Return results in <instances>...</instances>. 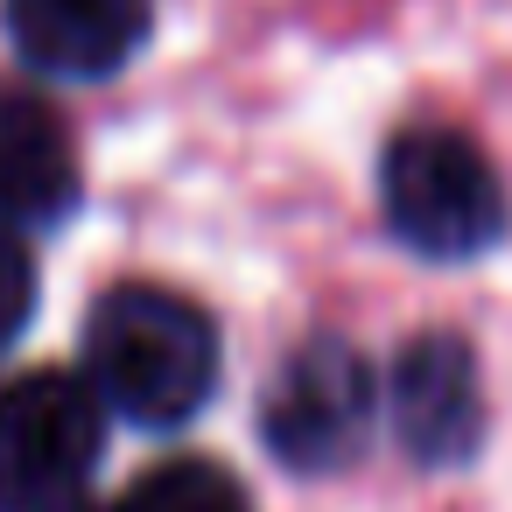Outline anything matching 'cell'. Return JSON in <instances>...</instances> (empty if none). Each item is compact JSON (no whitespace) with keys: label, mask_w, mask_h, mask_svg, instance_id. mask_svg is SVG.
Returning a JSON list of instances; mask_svg holds the SVG:
<instances>
[{"label":"cell","mask_w":512,"mask_h":512,"mask_svg":"<svg viewBox=\"0 0 512 512\" xmlns=\"http://www.w3.org/2000/svg\"><path fill=\"white\" fill-rule=\"evenodd\" d=\"M85 386L134 428H183L218 386V330L176 288H113L85 323Z\"/></svg>","instance_id":"6da1fadb"},{"label":"cell","mask_w":512,"mask_h":512,"mask_svg":"<svg viewBox=\"0 0 512 512\" xmlns=\"http://www.w3.org/2000/svg\"><path fill=\"white\" fill-rule=\"evenodd\" d=\"M379 197L421 260H477L505 239V183L456 127H407L379 162Z\"/></svg>","instance_id":"7a4b0ae2"},{"label":"cell","mask_w":512,"mask_h":512,"mask_svg":"<svg viewBox=\"0 0 512 512\" xmlns=\"http://www.w3.org/2000/svg\"><path fill=\"white\" fill-rule=\"evenodd\" d=\"M106 449V407L78 372H22L0 386V512H64Z\"/></svg>","instance_id":"3957f363"},{"label":"cell","mask_w":512,"mask_h":512,"mask_svg":"<svg viewBox=\"0 0 512 512\" xmlns=\"http://www.w3.org/2000/svg\"><path fill=\"white\" fill-rule=\"evenodd\" d=\"M372 407H379L372 365L344 337H309L302 351H288L274 365L267 400H260V428L288 470H337L358 456Z\"/></svg>","instance_id":"277c9868"},{"label":"cell","mask_w":512,"mask_h":512,"mask_svg":"<svg viewBox=\"0 0 512 512\" xmlns=\"http://www.w3.org/2000/svg\"><path fill=\"white\" fill-rule=\"evenodd\" d=\"M386 400H393V435L414 463L449 470L463 456H477L484 442V379H477V351L449 330H421L400 344L393 372H386Z\"/></svg>","instance_id":"5b68a950"},{"label":"cell","mask_w":512,"mask_h":512,"mask_svg":"<svg viewBox=\"0 0 512 512\" xmlns=\"http://www.w3.org/2000/svg\"><path fill=\"white\" fill-rule=\"evenodd\" d=\"M148 0H8L15 50L50 78H113L148 43Z\"/></svg>","instance_id":"8992f818"},{"label":"cell","mask_w":512,"mask_h":512,"mask_svg":"<svg viewBox=\"0 0 512 512\" xmlns=\"http://www.w3.org/2000/svg\"><path fill=\"white\" fill-rule=\"evenodd\" d=\"M78 204V155L64 120L36 99L0 85V225H57Z\"/></svg>","instance_id":"52a82bcc"},{"label":"cell","mask_w":512,"mask_h":512,"mask_svg":"<svg viewBox=\"0 0 512 512\" xmlns=\"http://www.w3.org/2000/svg\"><path fill=\"white\" fill-rule=\"evenodd\" d=\"M120 512H246V491H239L218 463L183 456V463H155V470L127 491Z\"/></svg>","instance_id":"ba28073f"},{"label":"cell","mask_w":512,"mask_h":512,"mask_svg":"<svg viewBox=\"0 0 512 512\" xmlns=\"http://www.w3.org/2000/svg\"><path fill=\"white\" fill-rule=\"evenodd\" d=\"M29 316H36V260L8 225H0V351L29 330Z\"/></svg>","instance_id":"9c48e42d"},{"label":"cell","mask_w":512,"mask_h":512,"mask_svg":"<svg viewBox=\"0 0 512 512\" xmlns=\"http://www.w3.org/2000/svg\"><path fill=\"white\" fill-rule=\"evenodd\" d=\"M64 512H99V505H64Z\"/></svg>","instance_id":"30bf717a"}]
</instances>
